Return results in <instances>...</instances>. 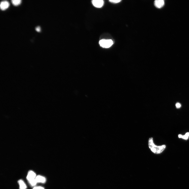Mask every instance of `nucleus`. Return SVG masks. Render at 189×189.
Listing matches in <instances>:
<instances>
[{
  "mask_svg": "<svg viewBox=\"0 0 189 189\" xmlns=\"http://www.w3.org/2000/svg\"><path fill=\"white\" fill-rule=\"evenodd\" d=\"M12 2L13 5L17 6L20 4L21 1V0H12Z\"/></svg>",
  "mask_w": 189,
  "mask_h": 189,
  "instance_id": "obj_10",
  "label": "nucleus"
},
{
  "mask_svg": "<svg viewBox=\"0 0 189 189\" xmlns=\"http://www.w3.org/2000/svg\"><path fill=\"white\" fill-rule=\"evenodd\" d=\"M121 1V0H110V1L112 2V3H119V2Z\"/></svg>",
  "mask_w": 189,
  "mask_h": 189,
  "instance_id": "obj_12",
  "label": "nucleus"
},
{
  "mask_svg": "<svg viewBox=\"0 0 189 189\" xmlns=\"http://www.w3.org/2000/svg\"><path fill=\"white\" fill-rule=\"evenodd\" d=\"M40 27L39 26H38L37 27L35 28V30H36L37 32H39L40 31Z\"/></svg>",
  "mask_w": 189,
  "mask_h": 189,
  "instance_id": "obj_15",
  "label": "nucleus"
},
{
  "mask_svg": "<svg viewBox=\"0 0 189 189\" xmlns=\"http://www.w3.org/2000/svg\"><path fill=\"white\" fill-rule=\"evenodd\" d=\"M9 4L8 2L6 1H2L1 2L0 7L1 9L4 10L7 8L9 6Z\"/></svg>",
  "mask_w": 189,
  "mask_h": 189,
  "instance_id": "obj_6",
  "label": "nucleus"
},
{
  "mask_svg": "<svg viewBox=\"0 0 189 189\" xmlns=\"http://www.w3.org/2000/svg\"><path fill=\"white\" fill-rule=\"evenodd\" d=\"M36 176V174L35 172L33 171L30 170L28 173L27 179L28 181H29L35 179Z\"/></svg>",
  "mask_w": 189,
  "mask_h": 189,
  "instance_id": "obj_3",
  "label": "nucleus"
},
{
  "mask_svg": "<svg viewBox=\"0 0 189 189\" xmlns=\"http://www.w3.org/2000/svg\"><path fill=\"white\" fill-rule=\"evenodd\" d=\"M154 5L156 7L161 8L163 7L164 4V2L163 0H156L154 2Z\"/></svg>",
  "mask_w": 189,
  "mask_h": 189,
  "instance_id": "obj_5",
  "label": "nucleus"
},
{
  "mask_svg": "<svg viewBox=\"0 0 189 189\" xmlns=\"http://www.w3.org/2000/svg\"><path fill=\"white\" fill-rule=\"evenodd\" d=\"M35 179L37 183H44L46 181V178L40 175L37 176Z\"/></svg>",
  "mask_w": 189,
  "mask_h": 189,
  "instance_id": "obj_7",
  "label": "nucleus"
},
{
  "mask_svg": "<svg viewBox=\"0 0 189 189\" xmlns=\"http://www.w3.org/2000/svg\"><path fill=\"white\" fill-rule=\"evenodd\" d=\"M148 145L149 148L152 152L155 154H160L165 150L166 148L165 145L157 146L155 145L153 141V138L150 137L148 141Z\"/></svg>",
  "mask_w": 189,
  "mask_h": 189,
  "instance_id": "obj_1",
  "label": "nucleus"
},
{
  "mask_svg": "<svg viewBox=\"0 0 189 189\" xmlns=\"http://www.w3.org/2000/svg\"><path fill=\"white\" fill-rule=\"evenodd\" d=\"M99 43L101 47L108 48L112 45L113 42L112 40L103 39L100 41Z\"/></svg>",
  "mask_w": 189,
  "mask_h": 189,
  "instance_id": "obj_2",
  "label": "nucleus"
},
{
  "mask_svg": "<svg viewBox=\"0 0 189 189\" xmlns=\"http://www.w3.org/2000/svg\"><path fill=\"white\" fill-rule=\"evenodd\" d=\"M28 182L32 186H35L37 183L35 179L28 181Z\"/></svg>",
  "mask_w": 189,
  "mask_h": 189,
  "instance_id": "obj_11",
  "label": "nucleus"
},
{
  "mask_svg": "<svg viewBox=\"0 0 189 189\" xmlns=\"http://www.w3.org/2000/svg\"><path fill=\"white\" fill-rule=\"evenodd\" d=\"M92 3L95 7L101 8L103 5L104 2L103 0H93Z\"/></svg>",
  "mask_w": 189,
  "mask_h": 189,
  "instance_id": "obj_4",
  "label": "nucleus"
},
{
  "mask_svg": "<svg viewBox=\"0 0 189 189\" xmlns=\"http://www.w3.org/2000/svg\"><path fill=\"white\" fill-rule=\"evenodd\" d=\"M176 108H179L181 107V104L179 103H177L175 105Z\"/></svg>",
  "mask_w": 189,
  "mask_h": 189,
  "instance_id": "obj_13",
  "label": "nucleus"
},
{
  "mask_svg": "<svg viewBox=\"0 0 189 189\" xmlns=\"http://www.w3.org/2000/svg\"><path fill=\"white\" fill-rule=\"evenodd\" d=\"M18 183L19 186V189H26L27 188L26 185L23 180H19Z\"/></svg>",
  "mask_w": 189,
  "mask_h": 189,
  "instance_id": "obj_8",
  "label": "nucleus"
},
{
  "mask_svg": "<svg viewBox=\"0 0 189 189\" xmlns=\"http://www.w3.org/2000/svg\"><path fill=\"white\" fill-rule=\"evenodd\" d=\"M189 136V132L186 133L185 135H178V137L179 138H181L185 139H188Z\"/></svg>",
  "mask_w": 189,
  "mask_h": 189,
  "instance_id": "obj_9",
  "label": "nucleus"
},
{
  "mask_svg": "<svg viewBox=\"0 0 189 189\" xmlns=\"http://www.w3.org/2000/svg\"><path fill=\"white\" fill-rule=\"evenodd\" d=\"M33 189H45L44 188L42 187L41 186H36L35 187H34L33 188Z\"/></svg>",
  "mask_w": 189,
  "mask_h": 189,
  "instance_id": "obj_14",
  "label": "nucleus"
}]
</instances>
